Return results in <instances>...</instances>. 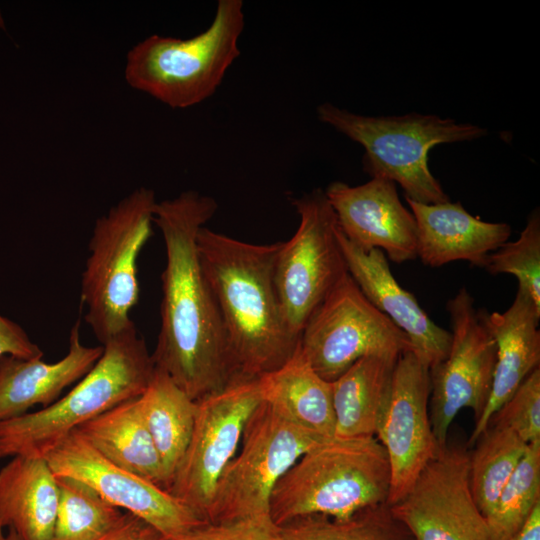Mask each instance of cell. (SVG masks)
Returning a JSON list of instances; mask_svg holds the SVG:
<instances>
[{
    "label": "cell",
    "mask_w": 540,
    "mask_h": 540,
    "mask_svg": "<svg viewBox=\"0 0 540 540\" xmlns=\"http://www.w3.org/2000/svg\"><path fill=\"white\" fill-rule=\"evenodd\" d=\"M217 208L213 197L187 190L157 201L154 209L166 265L161 275V326L151 356L194 401L241 378L197 247L199 230Z\"/></svg>",
    "instance_id": "1"
},
{
    "label": "cell",
    "mask_w": 540,
    "mask_h": 540,
    "mask_svg": "<svg viewBox=\"0 0 540 540\" xmlns=\"http://www.w3.org/2000/svg\"><path fill=\"white\" fill-rule=\"evenodd\" d=\"M280 244H252L206 226L197 235L202 268L241 378H259L279 368L299 343L275 285Z\"/></svg>",
    "instance_id": "2"
},
{
    "label": "cell",
    "mask_w": 540,
    "mask_h": 540,
    "mask_svg": "<svg viewBox=\"0 0 540 540\" xmlns=\"http://www.w3.org/2000/svg\"><path fill=\"white\" fill-rule=\"evenodd\" d=\"M389 489V461L376 437H333L306 451L278 480L269 515L278 526L310 515L345 519L387 503Z\"/></svg>",
    "instance_id": "3"
},
{
    "label": "cell",
    "mask_w": 540,
    "mask_h": 540,
    "mask_svg": "<svg viewBox=\"0 0 540 540\" xmlns=\"http://www.w3.org/2000/svg\"><path fill=\"white\" fill-rule=\"evenodd\" d=\"M102 346L99 360L65 396L46 408L0 423V459L44 458L81 424L144 393L155 364L135 324Z\"/></svg>",
    "instance_id": "4"
},
{
    "label": "cell",
    "mask_w": 540,
    "mask_h": 540,
    "mask_svg": "<svg viewBox=\"0 0 540 540\" xmlns=\"http://www.w3.org/2000/svg\"><path fill=\"white\" fill-rule=\"evenodd\" d=\"M242 0H219L208 28L187 39L151 35L127 53L124 78L135 90L172 109L210 98L240 56Z\"/></svg>",
    "instance_id": "5"
},
{
    "label": "cell",
    "mask_w": 540,
    "mask_h": 540,
    "mask_svg": "<svg viewBox=\"0 0 540 540\" xmlns=\"http://www.w3.org/2000/svg\"><path fill=\"white\" fill-rule=\"evenodd\" d=\"M316 111L321 122L363 146L366 173L398 183L406 198L424 204L450 201L429 169V150L437 144L471 141L487 134L477 125L437 115L372 117L329 102Z\"/></svg>",
    "instance_id": "6"
},
{
    "label": "cell",
    "mask_w": 540,
    "mask_h": 540,
    "mask_svg": "<svg viewBox=\"0 0 540 540\" xmlns=\"http://www.w3.org/2000/svg\"><path fill=\"white\" fill-rule=\"evenodd\" d=\"M157 203L152 189L139 187L99 217L89 240L81 278L85 322L104 345L134 322L138 302V256L152 235Z\"/></svg>",
    "instance_id": "7"
},
{
    "label": "cell",
    "mask_w": 540,
    "mask_h": 540,
    "mask_svg": "<svg viewBox=\"0 0 540 540\" xmlns=\"http://www.w3.org/2000/svg\"><path fill=\"white\" fill-rule=\"evenodd\" d=\"M324 440L262 400L245 424L240 450L217 482L206 522L269 514L270 496L278 480L306 451Z\"/></svg>",
    "instance_id": "8"
},
{
    "label": "cell",
    "mask_w": 540,
    "mask_h": 540,
    "mask_svg": "<svg viewBox=\"0 0 540 540\" xmlns=\"http://www.w3.org/2000/svg\"><path fill=\"white\" fill-rule=\"evenodd\" d=\"M292 204L299 225L280 244L275 285L288 326L300 338L310 316L348 268L338 240V222L324 190L314 189Z\"/></svg>",
    "instance_id": "9"
},
{
    "label": "cell",
    "mask_w": 540,
    "mask_h": 540,
    "mask_svg": "<svg viewBox=\"0 0 540 540\" xmlns=\"http://www.w3.org/2000/svg\"><path fill=\"white\" fill-rule=\"evenodd\" d=\"M299 347L328 382L363 357L412 350L407 335L367 300L349 273L310 316Z\"/></svg>",
    "instance_id": "10"
},
{
    "label": "cell",
    "mask_w": 540,
    "mask_h": 540,
    "mask_svg": "<svg viewBox=\"0 0 540 540\" xmlns=\"http://www.w3.org/2000/svg\"><path fill=\"white\" fill-rule=\"evenodd\" d=\"M451 344L447 356L429 369V417L440 448L447 445L449 427L464 408L475 421L483 413L492 387L497 347L487 325L485 309H478L466 287L447 301Z\"/></svg>",
    "instance_id": "11"
},
{
    "label": "cell",
    "mask_w": 540,
    "mask_h": 540,
    "mask_svg": "<svg viewBox=\"0 0 540 540\" xmlns=\"http://www.w3.org/2000/svg\"><path fill=\"white\" fill-rule=\"evenodd\" d=\"M262 401L259 378H237L197 402L192 435L167 491L204 521L217 482Z\"/></svg>",
    "instance_id": "12"
},
{
    "label": "cell",
    "mask_w": 540,
    "mask_h": 540,
    "mask_svg": "<svg viewBox=\"0 0 540 540\" xmlns=\"http://www.w3.org/2000/svg\"><path fill=\"white\" fill-rule=\"evenodd\" d=\"M44 458L57 477L87 484L110 504L152 525L165 540H180L207 523L162 487L107 460L77 430Z\"/></svg>",
    "instance_id": "13"
},
{
    "label": "cell",
    "mask_w": 540,
    "mask_h": 540,
    "mask_svg": "<svg viewBox=\"0 0 540 540\" xmlns=\"http://www.w3.org/2000/svg\"><path fill=\"white\" fill-rule=\"evenodd\" d=\"M429 369L412 350L403 352L378 417L375 437L390 467L388 505L401 500L441 449L429 417Z\"/></svg>",
    "instance_id": "14"
},
{
    "label": "cell",
    "mask_w": 540,
    "mask_h": 540,
    "mask_svg": "<svg viewBox=\"0 0 540 540\" xmlns=\"http://www.w3.org/2000/svg\"><path fill=\"white\" fill-rule=\"evenodd\" d=\"M389 506L415 540H490L469 489L463 448H441L411 490Z\"/></svg>",
    "instance_id": "15"
},
{
    "label": "cell",
    "mask_w": 540,
    "mask_h": 540,
    "mask_svg": "<svg viewBox=\"0 0 540 540\" xmlns=\"http://www.w3.org/2000/svg\"><path fill=\"white\" fill-rule=\"evenodd\" d=\"M344 236L363 250L379 249L397 264L417 258L415 218L385 178L350 186L334 181L324 190Z\"/></svg>",
    "instance_id": "16"
},
{
    "label": "cell",
    "mask_w": 540,
    "mask_h": 540,
    "mask_svg": "<svg viewBox=\"0 0 540 540\" xmlns=\"http://www.w3.org/2000/svg\"><path fill=\"white\" fill-rule=\"evenodd\" d=\"M338 240L350 276L367 300L407 335L418 359L428 369L444 360L451 332L437 325L415 296L397 282L386 255L379 249L357 247L340 228Z\"/></svg>",
    "instance_id": "17"
},
{
    "label": "cell",
    "mask_w": 540,
    "mask_h": 540,
    "mask_svg": "<svg viewBox=\"0 0 540 540\" xmlns=\"http://www.w3.org/2000/svg\"><path fill=\"white\" fill-rule=\"evenodd\" d=\"M417 226V258L429 267L468 261L483 268L487 257L509 240L511 227L472 216L460 202L424 204L406 198Z\"/></svg>",
    "instance_id": "18"
},
{
    "label": "cell",
    "mask_w": 540,
    "mask_h": 540,
    "mask_svg": "<svg viewBox=\"0 0 540 540\" xmlns=\"http://www.w3.org/2000/svg\"><path fill=\"white\" fill-rule=\"evenodd\" d=\"M103 353V346H86L80 339V320L70 330L67 354L57 362L42 358L0 357V423L15 419L36 405L46 408L82 379Z\"/></svg>",
    "instance_id": "19"
},
{
    "label": "cell",
    "mask_w": 540,
    "mask_h": 540,
    "mask_svg": "<svg viewBox=\"0 0 540 540\" xmlns=\"http://www.w3.org/2000/svg\"><path fill=\"white\" fill-rule=\"evenodd\" d=\"M540 308L528 292L518 286L512 304L504 312L487 311V325L497 353L487 405L475 421L468 441L473 445L487 428L492 415L511 397L521 383L540 365Z\"/></svg>",
    "instance_id": "20"
},
{
    "label": "cell",
    "mask_w": 540,
    "mask_h": 540,
    "mask_svg": "<svg viewBox=\"0 0 540 540\" xmlns=\"http://www.w3.org/2000/svg\"><path fill=\"white\" fill-rule=\"evenodd\" d=\"M59 500L56 475L43 457L14 456L0 469V527L21 540H51Z\"/></svg>",
    "instance_id": "21"
},
{
    "label": "cell",
    "mask_w": 540,
    "mask_h": 540,
    "mask_svg": "<svg viewBox=\"0 0 540 540\" xmlns=\"http://www.w3.org/2000/svg\"><path fill=\"white\" fill-rule=\"evenodd\" d=\"M139 397L112 407L75 430L116 466L165 489L161 459L145 423Z\"/></svg>",
    "instance_id": "22"
},
{
    "label": "cell",
    "mask_w": 540,
    "mask_h": 540,
    "mask_svg": "<svg viewBox=\"0 0 540 540\" xmlns=\"http://www.w3.org/2000/svg\"><path fill=\"white\" fill-rule=\"evenodd\" d=\"M262 400L300 427L334 437L332 383L310 365L299 347L279 368L259 377Z\"/></svg>",
    "instance_id": "23"
},
{
    "label": "cell",
    "mask_w": 540,
    "mask_h": 540,
    "mask_svg": "<svg viewBox=\"0 0 540 540\" xmlns=\"http://www.w3.org/2000/svg\"><path fill=\"white\" fill-rule=\"evenodd\" d=\"M398 358L393 355L363 357L331 382L334 437H375Z\"/></svg>",
    "instance_id": "24"
},
{
    "label": "cell",
    "mask_w": 540,
    "mask_h": 540,
    "mask_svg": "<svg viewBox=\"0 0 540 540\" xmlns=\"http://www.w3.org/2000/svg\"><path fill=\"white\" fill-rule=\"evenodd\" d=\"M139 399L145 423L161 459L167 491L189 444L197 402L156 366L148 387Z\"/></svg>",
    "instance_id": "25"
},
{
    "label": "cell",
    "mask_w": 540,
    "mask_h": 540,
    "mask_svg": "<svg viewBox=\"0 0 540 540\" xmlns=\"http://www.w3.org/2000/svg\"><path fill=\"white\" fill-rule=\"evenodd\" d=\"M468 454V484L472 498L485 518L495 505L528 444L511 429L489 424Z\"/></svg>",
    "instance_id": "26"
},
{
    "label": "cell",
    "mask_w": 540,
    "mask_h": 540,
    "mask_svg": "<svg viewBox=\"0 0 540 540\" xmlns=\"http://www.w3.org/2000/svg\"><path fill=\"white\" fill-rule=\"evenodd\" d=\"M284 540H415L387 503L345 519L310 515L280 526Z\"/></svg>",
    "instance_id": "27"
},
{
    "label": "cell",
    "mask_w": 540,
    "mask_h": 540,
    "mask_svg": "<svg viewBox=\"0 0 540 540\" xmlns=\"http://www.w3.org/2000/svg\"><path fill=\"white\" fill-rule=\"evenodd\" d=\"M57 481L59 500L51 540H97L123 516L121 509L87 484L71 477H57Z\"/></svg>",
    "instance_id": "28"
},
{
    "label": "cell",
    "mask_w": 540,
    "mask_h": 540,
    "mask_svg": "<svg viewBox=\"0 0 540 540\" xmlns=\"http://www.w3.org/2000/svg\"><path fill=\"white\" fill-rule=\"evenodd\" d=\"M540 503V441L528 444L514 473L485 517L490 540H510Z\"/></svg>",
    "instance_id": "29"
},
{
    "label": "cell",
    "mask_w": 540,
    "mask_h": 540,
    "mask_svg": "<svg viewBox=\"0 0 540 540\" xmlns=\"http://www.w3.org/2000/svg\"><path fill=\"white\" fill-rule=\"evenodd\" d=\"M492 275L511 274L540 308V213L534 209L520 236L505 242L487 257L483 267Z\"/></svg>",
    "instance_id": "30"
},
{
    "label": "cell",
    "mask_w": 540,
    "mask_h": 540,
    "mask_svg": "<svg viewBox=\"0 0 540 540\" xmlns=\"http://www.w3.org/2000/svg\"><path fill=\"white\" fill-rule=\"evenodd\" d=\"M489 424L511 429L527 444L540 441V368L521 383Z\"/></svg>",
    "instance_id": "31"
},
{
    "label": "cell",
    "mask_w": 540,
    "mask_h": 540,
    "mask_svg": "<svg viewBox=\"0 0 540 540\" xmlns=\"http://www.w3.org/2000/svg\"><path fill=\"white\" fill-rule=\"evenodd\" d=\"M180 540H284L280 526L269 514L229 522L206 523Z\"/></svg>",
    "instance_id": "32"
},
{
    "label": "cell",
    "mask_w": 540,
    "mask_h": 540,
    "mask_svg": "<svg viewBox=\"0 0 540 540\" xmlns=\"http://www.w3.org/2000/svg\"><path fill=\"white\" fill-rule=\"evenodd\" d=\"M42 358L44 352L16 322L0 314V357Z\"/></svg>",
    "instance_id": "33"
},
{
    "label": "cell",
    "mask_w": 540,
    "mask_h": 540,
    "mask_svg": "<svg viewBox=\"0 0 540 540\" xmlns=\"http://www.w3.org/2000/svg\"><path fill=\"white\" fill-rule=\"evenodd\" d=\"M97 540H165V538L143 519L124 512L117 524Z\"/></svg>",
    "instance_id": "34"
},
{
    "label": "cell",
    "mask_w": 540,
    "mask_h": 540,
    "mask_svg": "<svg viewBox=\"0 0 540 540\" xmlns=\"http://www.w3.org/2000/svg\"><path fill=\"white\" fill-rule=\"evenodd\" d=\"M510 540H540V503L536 505L525 524Z\"/></svg>",
    "instance_id": "35"
},
{
    "label": "cell",
    "mask_w": 540,
    "mask_h": 540,
    "mask_svg": "<svg viewBox=\"0 0 540 540\" xmlns=\"http://www.w3.org/2000/svg\"><path fill=\"white\" fill-rule=\"evenodd\" d=\"M0 540H21L20 537L10 529L5 531L4 528L0 527Z\"/></svg>",
    "instance_id": "36"
},
{
    "label": "cell",
    "mask_w": 540,
    "mask_h": 540,
    "mask_svg": "<svg viewBox=\"0 0 540 540\" xmlns=\"http://www.w3.org/2000/svg\"><path fill=\"white\" fill-rule=\"evenodd\" d=\"M0 27H4V24H3V21L1 19V17H0Z\"/></svg>",
    "instance_id": "37"
}]
</instances>
